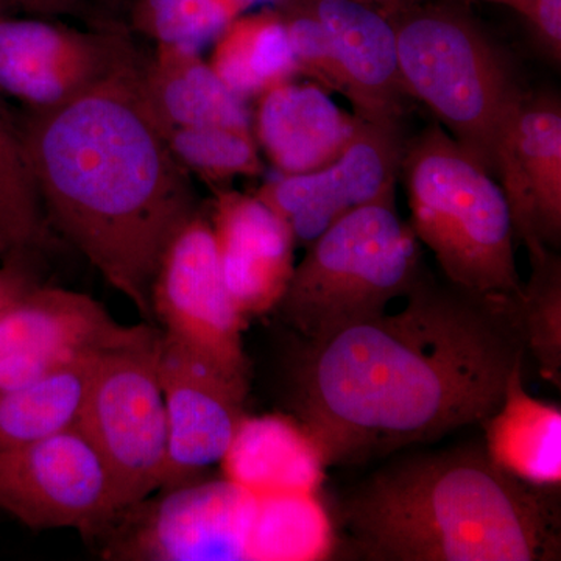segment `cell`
<instances>
[{
  "label": "cell",
  "mask_w": 561,
  "mask_h": 561,
  "mask_svg": "<svg viewBox=\"0 0 561 561\" xmlns=\"http://www.w3.org/2000/svg\"><path fill=\"white\" fill-rule=\"evenodd\" d=\"M397 313L302 342L290 370L294 419L327 468L353 467L483 423L524 360L512 298L424 279Z\"/></svg>",
  "instance_id": "obj_1"
},
{
  "label": "cell",
  "mask_w": 561,
  "mask_h": 561,
  "mask_svg": "<svg viewBox=\"0 0 561 561\" xmlns=\"http://www.w3.org/2000/svg\"><path fill=\"white\" fill-rule=\"evenodd\" d=\"M21 135L51 230L150 323L162 254L198 209L140 58L61 105L31 110Z\"/></svg>",
  "instance_id": "obj_2"
},
{
  "label": "cell",
  "mask_w": 561,
  "mask_h": 561,
  "mask_svg": "<svg viewBox=\"0 0 561 561\" xmlns=\"http://www.w3.org/2000/svg\"><path fill=\"white\" fill-rule=\"evenodd\" d=\"M335 537L370 561L560 560V489L491 461L483 446L390 461L335 508Z\"/></svg>",
  "instance_id": "obj_3"
},
{
  "label": "cell",
  "mask_w": 561,
  "mask_h": 561,
  "mask_svg": "<svg viewBox=\"0 0 561 561\" xmlns=\"http://www.w3.org/2000/svg\"><path fill=\"white\" fill-rule=\"evenodd\" d=\"M400 179L412 231L449 284L485 297L515 298L522 291L504 191L440 124L404 147Z\"/></svg>",
  "instance_id": "obj_4"
},
{
  "label": "cell",
  "mask_w": 561,
  "mask_h": 561,
  "mask_svg": "<svg viewBox=\"0 0 561 561\" xmlns=\"http://www.w3.org/2000/svg\"><path fill=\"white\" fill-rule=\"evenodd\" d=\"M306 249L275 308L302 342L381 316L421 278L419 239L394 201L346 214Z\"/></svg>",
  "instance_id": "obj_5"
},
{
  "label": "cell",
  "mask_w": 561,
  "mask_h": 561,
  "mask_svg": "<svg viewBox=\"0 0 561 561\" xmlns=\"http://www.w3.org/2000/svg\"><path fill=\"white\" fill-rule=\"evenodd\" d=\"M393 22L405 94L491 175L523 99L504 55L467 14L449 7H402Z\"/></svg>",
  "instance_id": "obj_6"
},
{
  "label": "cell",
  "mask_w": 561,
  "mask_h": 561,
  "mask_svg": "<svg viewBox=\"0 0 561 561\" xmlns=\"http://www.w3.org/2000/svg\"><path fill=\"white\" fill-rule=\"evenodd\" d=\"M161 332L95 354L76 423L113 481L121 512L161 490L169 434L158 375Z\"/></svg>",
  "instance_id": "obj_7"
},
{
  "label": "cell",
  "mask_w": 561,
  "mask_h": 561,
  "mask_svg": "<svg viewBox=\"0 0 561 561\" xmlns=\"http://www.w3.org/2000/svg\"><path fill=\"white\" fill-rule=\"evenodd\" d=\"M0 511L32 530L88 535L121 513L108 468L77 423L0 453Z\"/></svg>",
  "instance_id": "obj_8"
},
{
  "label": "cell",
  "mask_w": 561,
  "mask_h": 561,
  "mask_svg": "<svg viewBox=\"0 0 561 561\" xmlns=\"http://www.w3.org/2000/svg\"><path fill=\"white\" fill-rule=\"evenodd\" d=\"M121 512L106 529L108 556L124 560H250L260 494L225 479L161 490Z\"/></svg>",
  "instance_id": "obj_9"
},
{
  "label": "cell",
  "mask_w": 561,
  "mask_h": 561,
  "mask_svg": "<svg viewBox=\"0 0 561 561\" xmlns=\"http://www.w3.org/2000/svg\"><path fill=\"white\" fill-rule=\"evenodd\" d=\"M153 320L181 345L250 381L245 317L232 300L209 219L194 214L169 243L151 289Z\"/></svg>",
  "instance_id": "obj_10"
},
{
  "label": "cell",
  "mask_w": 561,
  "mask_h": 561,
  "mask_svg": "<svg viewBox=\"0 0 561 561\" xmlns=\"http://www.w3.org/2000/svg\"><path fill=\"white\" fill-rule=\"evenodd\" d=\"M151 330L125 327L90 295L36 284L0 317V389L31 386Z\"/></svg>",
  "instance_id": "obj_11"
},
{
  "label": "cell",
  "mask_w": 561,
  "mask_h": 561,
  "mask_svg": "<svg viewBox=\"0 0 561 561\" xmlns=\"http://www.w3.org/2000/svg\"><path fill=\"white\" fill-rule=\"evenodd\" d=\"M404 147L400 119L359 117L348 146L330 164L265 181L254 195L286 221L297 247H308L346 214L394 201Z\"/></svg>",
  "instance_id": "obj_12"
},
{
  "label": "cell",
  "mask_w": 561,
  "mask_h": 561,
  "mask_svg": "<svg viewBox=\"0 0 561 561\" xmlns=\"http://www.w3.org/2000/svg\"><path fill=\"white\" fill-rule=\"evenodd\" d=\"M158 375L169 434L161 490H171L197 481L224 461L245 419L250 381L230 375L162 331Z\"/></svg>",
  "instance_id": "obj_13"
},
{
  "label": "cell",
  "mask_w": 561,
  "mask_h": 561,
  "mask_svg": "<svg viewBox=\"0 0 561 561\" xmlns=\"http://www.w3.org/2000/svg\"><path fill=\"white\" fill-rule=\"evenodd\" d=\"M138 58L114 27L77 31L32 18H0V92L31 110L61 105Z\"/></svg>",
  "instance_id": "obj_14"
},
{
  "label": "cell",
  "mask_w": 561,
  "mask_h": 561,
  "mask_svg": "<svg viewBox=\"0 0 561 561\" xmlns=\"http://www.w3.org/2000/svg\"><path fill=\"white\" fill-rule=\"evenodd\" d=\"M497 183L527 251L561 243V108L552 95H523L500 144Z\"/></svg>",
  "instance_id": "obj_15"
},
{
  "label": "cell",
  "mask_w": 561,
  "mask_h": 561,
  "mask_svg": "<svg viewBox=\"0 0 561 561\" xmlns=\"http://www.w3.org/2000/svg\"><path fill=\"white\" fill-rule=\"evenodd\" d=\"M221 273L245 319L275 311L295 262L286 221L254 194L219 191L209 219Z\"/></svg>",
  "instance_id": "obj_16"
},
{
  "label": "cell",
  "mask_w": 561,
  "mask_h": 561,
  "mask_svg": "<svg viewBox=\"0 0 561 561\" xmlns=\"http://www.w3.org/2000/svg\"><path fill=\"white\" fill-rule=\"evenodd\" d=\"M334 58L341 94L368 121L400 119L402 87L397 32L381 11L360 0H313Z\"/></svg>",
  "instance_id": "obj_17"
},
{
  "label": "cell",
  "mask_w": 561,
  "mask_h": 561,
  "mask_svg": "<svg viewBox=\"0 0 561 561\" xmlns=\"http://www.w3.org/2000/svg\"><path fill=\"white\" fill-rule=\"evenodd\" d=\"M251 130L279 175H298L334 161L356 133L350 116L319 84L284 81L260 95Z\"/></svg>",
  "instance_id": "obj_18"
},
{
  "label": "cell",
  "mask_w": 561,
  "mask_h": 561,
  "mask_svg": "<svg viewBox=\"0 0 561 561\" xmlns=\"http://www.w3.org/2000/svg\"><path fill=\"white\" fill-rule=\"evenodd\" d=\"M486 456L501 470L540 489L561 485V409L524 389L523 360L513 367L500 408L483 421Z\"/></svg>",
  "instance_id": "obj_19"
},
{
  "label": "cell",
  "mask_w": 561,
  "mask_h": 561,
  "mask_svg": "<svg viewBox=\"0 0 561 561\" xmlns=\"http://www.w3.org/2000/svg\"><path fill=\"white\" fill-rule=\"evenodd\" d=\"M228 479L256 494L319 493L323 456L308 431L295 419H243L230 451Z\"/></svg>",
  "instance_id": "obj_20"
},
{
  "label": "cell",
  "mask_w": 561,
  "mask_h": 561,
  "mask_svg": "<svg viewBox=\"0 0 561 561\" xmlns=\"http://www.w3.org/2000/svg\"><path fill=\"white\" fill-rule=\"evenodd\" d=\"M142 83L164 131L203 125L251 130L245 101L217 77L201 51L158 46L151 61L142 62Z\"/></svg>",
  "instance_id": "obj_21"
},
{
  "label": "cell",
  "mask_w": 561,
  "mask_h": 561,
  "mask_svg": "<svg viewBox=\"0 0 561 561\" xmlns=\"http://www.w3.org/2000/svg\"><path fill=\"white\" fill-rule=\"evenodd\" d=\"M210 68L243 101L297 76L286 21L279 10L241 14L214 41Z\"/></svg>",
  "instance_id": "obj_22"
},
{
  "label": "cell",
  "mask_w": 561,
  "mask_h": 561,
  "mask_svg": "<svg viewBox=\"0 0 561 561\" xmlns=\"http://www.w3.org/2000/svg\"><path fill=\"white\" fill-rule=\"evenodd\" d=\"M51 231L21 128L0 101V261L49 249Z\"/></svg>",
  "instance_id": "obj_23"
},
{
  "label": "cell",
  "mask_w": 561,
  "mask_h": 561,
  "mask_svg": "<svg viewBox=\"0 0 561 561\" xmlns=\"http://www.w3.org/2000/svg\"><path fill=\"white\" fill-rule=\"evenodd\" d=\"M335 545L334 524L317 493L260 494L250 560H327Z\"/></svg>",
  "instance_id": "obj_24"
},
{
  "label": "cell",
  "mask_w": 561,
  "mask_h": 561,
  "mask_svg": "<svg viewBox=\"0 0 561 561\" xmlns=\"http://www.w3.org/2000/svg\"><path fill=\"white\" fill-rule=\"evenodd\" d=\"M92 359L31 386L0 389V453L76 423Z\"/></svg>",
  "instance_id": "obj_25"
},
{
  "label": "cell",
  "mask_w": 561,
  "mask_h": 561,
  "mask_svg": "<svg viewBox=\"0 0 561 561\" xmlns=\"http://www.w3.org/2000/svg\"><path fill=\"white\" fill-rule=\"evenodd\" d=\"M530 278L512 298L524 348L530 351L542 378L560 389L561 381V260L556 250L529 251Z\"/></svg>",
  "instance_id": "obj_26"
},
{
  "label": "cell",
  "mask_w": 561,
  "mask_h": 561,
  "mask_svg": "<svg viewBox=\"0 0 561 561\" xmlns=\"http://www.w3.org/2000/svg\"><path fill=\"white\" fill-rule=\"evenodd\" d=\"M180 164L202 180L219 184L236 176H257L264 171L253 131L203 125L165 131Z\"/></svg>",
  "instance_id": "obj_27"
},
{
  "label": "cell",
  "mask_w": 561,
  "mask_h": 561,
  "mask_svg": "<svg viewBox=\"0 0 561 561\" xmlns=\"http://www.w3.org/2000/svg\"><path fill=\"white\" fill-rule=\"evenodd\" d=\"M247 10L243 0H139L135 21L158 46L202 51Z\"/></svg>",
  "instance_id": "obj_28"
},
{
  "label": "cell",
  "mask_w": 561,
  "mask_h": 561,
  "mask_svg": "<svg viewBox=\"0 0 561 561\" xmlns=\"http://www.w3.org/2000/svg\"><path fill=\"white\" fill-rule=\"evenodd\" d=\"M280 13L286 21L297 73L309 77L328 92L341 94V81L332 58L330 39L312 7L289 9Z\"/></svg>",
  "instance_id": "obj_29"
},
{
  "label": "cell",
  "mask_w": 561,
  "mask_h": 561,
  "mask_svg": "<svg viewBox=\"0 0 561 561\" xmlns=\"http://www.w3.org/2000/svg\"><path fill=\"white\" fill-rule=\"evenodd\" d=\"M33 256L35 254H14L0 261V317L25 291L39 284Z\"/></svg>",
  "instance_id": "obj_30"
},
{
  "label": "cell",
  "mask_w": 561,
  "mask_h": 561,
  "mask_svg": "<svg viewBox=\"0 0 561 561\" xmlns=\"http://www.w3.org/2000/svg\"><path fill=\"white\" fill-rule=\"evenodd\" d=\"M529 24L545 49L559 60L561 55V0H535Z\"/></svg>",
  "instance_id": "obj_31"
},
{
  "label": "cell",
  "mask_w": 561,
  "mask_h": 561,
  "mask_svg": "<svg viewBox=\"0 0 561 561\" xmlns=\"http://www.w3.org/2000/svg\"><path fill=\"white\" fill-rule=\"evenodd\" d=\"M14 7H22L41 16L90 18L84 0H10Z\"/></svg>",
  "instance_id": "obj_32"
},
{
  "label": "cell",
  "mask_w": 561,
  "mask_h": 561,
  "mask_svg": "<svg viewBox=\"0 0 561 561\" xmlns=\"http://www.w3.org/2000/svg\"><path fill=\"white\" fill-rule=\"evenodd\" d=\"M482 2L507 7V9L516 11V13L523 16L527 22L530 20L531 11H534L535 5V0H482Z\"/></svg>",
  "instance_id": "obj_33"
},
{
  "label": "cell",
  "mask_w": 561,
  "mask_h": 561,
  "mask_svg": "<svg viewBox=\"0 0 561 561\" xmlns=\"http://www.w3.org/2000/svg\"><path fill=\"white\" fill-rule=\"evenodd\" d=\"M360 2L368 3V5H386L389 9H402V7H408L413 3V0H360Z\"/></svg>",
  "instance_id": "obj_34"
},
{
  "label": "cell",
  "mask_w": 561,
  "mask_h": 561,
  "mask_svg": "<svg viewBox=\"0 0 561 561\" xmlns=\"http://www.w3.org/2000/svg\"><path fill=\"white\" fill-rule=\"evenodd\" d=\"M10 7H14L10 0H0V18L5 16L7 10H9Z\"/></svg>",
  "instance_id": "obj_35"
},
{
  "label": "cell",
  "mask_w": 561,
  "mask_h": 561,
  "mask_svg": "<svg viewBox=\"0 0 561 561\" xmlns=\"http://www.w3.org/2000/svg\"><path fill=\"white\" fill-rule=\"evenodd\" d=\"M245 2V5L249 7V10L251 7L257 5V3H272V2H280V0H243Z\"/></svg>",
  "instance_id": "obj_36"
}]
</instances>
